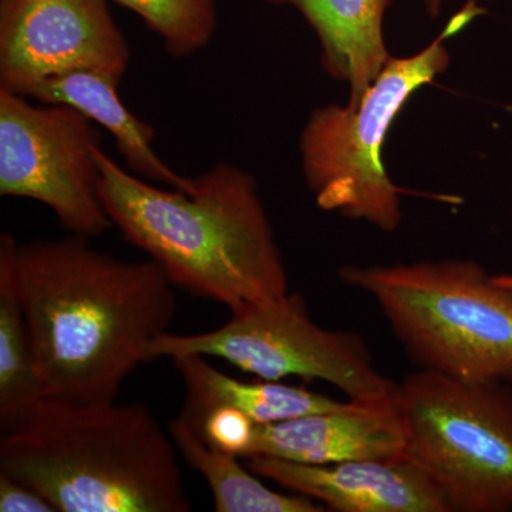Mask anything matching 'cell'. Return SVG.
<instances>
[{
    "instance_id": "cell-1",
    "label": "cell",
    "mask_w": 512,
    "mask_h": 512,
    "mask_svg": "<svg viewBox=\"0 0 512 512\" xmlns=\"http://www.w3.org/2000/svg\"><path fill=\"white\" fill-rule=\"evenodd\" d=\"M46 397L113 402L177 315V286L153 259L123 261L72 234L0 237Z\"/></svg>"
},
{
    "instance_id": "cell-2",
    "label": "cell",
    "mask_w": 512,
    "mask_h": 512,
    "mask_svg": "<svg viewBox=\"0 0 512 512\" xmlns=\"http://www.w3.org/2000/svg\"><path fill=\"white\" fill-rule=\"evenodd\" d=\"M99 195L128 244L163 268L177 288L231 313L289 292L281 249L258 183L220 163L195 178V190H164L128 173L99 146Z\"/></svg>"
},
{
    "instance_id": "cell-3",
    "label": "cell",
    "mask_w": 512,
    "mask_h": 512,
    "mask_svg": "<svg viewBox=\"0 0 512 512\" xmlns=\"http://www.w3.org/2000/svg\"><path fill=\"white\" fill-rule=\"evenodd\" d=\"M0 473L57 512H190L180 453L147 404L45 397L2 431Z\"/></svg>"
},
{
    "instance_id": "cell-4",
    "label": "cell",
    "mask_w": 512,
    "mask_h": 512,
    "mask_svg": "<svg viewBox=\"0 0 512 512\" xmlns=\"http://www.w3.org/2000/svg\"><path fill=\"white\" fill-rule=\"evenodd\" d=\"M339 278L375 301L420 369L512 384V291L477 262L346 265Z\"/></svg>"
},
{
    "instance_id": "cell-5",
    "label": "cell",
    "mask_w": 512,
    "mask_h": 512,
    "mask_svg": "<svg viewBox=\"0 0 512 512\" xmlns=\"http://www.w3.org/2000/svg\"><path fill=\"white\" fill-rule=\"evenodd\" d=\"M484 12L477 0H468L426 49L402 59L392 57L356 107L329 104L312 111L299 148L303 175L322 210L369 222L387 234L399 228L402 190L384 167L387 133L410 97L446 72L447 37Z\"/></svg>"
},
{
    "instance_id": "cell-6",
    "label": "cell",
    "mask_w": 512,
    "mask_h": 512,
    "mask_svg": "<svg viewBox=\"0 0 512 512\" xmlns=\"http://www.w3.org/2000/svg\"><path fill=\"white\" fill-rule=\"evenodd\" d=\"M406 456L448 512L512 511V384L417 370L397 383Z\"/></svg>"
},
{
    "instance_id": "cell-7",
    "label": "cell",
    "mask_w": 512,
    "mask_h": 512,
    "mask_svg": "<svg viewBox=\"0 0 512 512\" xmlns=\"http://www.w3.org/2000/svg\"><path fill=\"white\" fill-rule=\"evenodd\" d=\"M181 355L220 357L261 380H322L352 400L392 397L397 383L379 372L356 333L313 322L305 299L289 291L275 301L231 313L220 328L195 335L165 333L148 350V362Z\"/></svg>"
},
{
    "instance_id": "cell-8",
    "label": "cell",
    "mask_w": 512,
    "mask_h": 512,
    "mask_svg": "<svg viewBox=\"0 0 512 512\" xmlns=\"http://www.w3.org/2000/svg\"><path fill=\"white\" fill-rule=\"evenodd\" d=\"M94 121L67 104L33 106L0 89V195L42 202L72 234L114 228L101 204Z\"/></svg>"
},
{
    "instance_id": "cell-9",
    "label": "cell",
    "mask_w": 512,
    "mask_h": 512,
    "mask_svg": "<svg viewBox=\"0 0 512 512\" xmlns=\"http://www.w3.org/2000/svg\"><path fill=\"white\" fill-rule=\"evenodd\" d=\"M130 46L106 0H2L0 89L30 87L73 72L123 79Z\"/></svg>"
},
{
    "instance_id": "cell-10",
    "label": "cell",
    "mask_w": 512,
    "mask_h": 512,
    "mask_svg": "<svg viewBox=\"0 0 512 512\" xmlns=\"http://www.w3.org/2000/svg\"><path fill=\"white\" fill-rule=\"evenodd\" d=\"M248 467L336 512H448L443 495L409 457L303 464L274 457L247 458Z\"/></svg>"
},
{
    "instance_id": "cell-11",
    "label": "cell",
    "mask_w": 512,
    "mask_h": 512,
    "mask_svg": "<svg viewBox=\"0 0 512 512\" xmlns=\"http://www.w3.org/2000/svg\"><path fill=\"white\" fill-rule=\"evenodd\" d=\"M251 457L318 466L406 457V433L396 393L384 399H349L329 412L258 424L247 458Z\"/></svg>"
},
{
    "instance_id": "cell-12",
    "label": "cell",
    "mask_w": 512,
    "mask_h": 512,
    "mask_svg": "<svg viewBox=\"0 0 512 512\" xmlns=\"http://www.w3.org/2000/svg\"><path fill=\"white\" fill-rule=\"evenodd\" d=\"M291 6L308 22L320 43V63L349 89L356 107L392 59L384 40V18L393 0H265Z\"/></svg>"
},
{
    "instance_id": "cell-13",
    "label": "cell",
    "mask_w": 512,
    "mask_h": 512,
    "mask_svg": "<svg viewBox=\"0 0 512 512\" xmlns=\"http://www.w3.org/2000/svg\"><path fill=\"white\" fill-rule=\"evenodd\" d=\"M120 80L106 74L73 72L43 80L30 87L23 97L40 103L67 104L106 128L114 137L117 150L133 173L174 190H195V178L178 174L157 156L153 148L156 130L127 109L121 101Z\"/></svg>"
},
{
    "instance_id": "cell-14",
    "label": "cell",
    "mask_w": 512,
    "mask_h": 512,
    "mask_svg": "<svg viewBox=\"0 0 512 512\" xmlns=\"http://www.w3.org/2000/svg\"><path fill=\"white\" fill-rule=\"evenodd\" d=\"M171 360L185 386L184 406L178 419L194 429L215 407H234L258 424H269L329 412L345 403L305 387L272 380L242 382L225 375L201 355H181Z\"/></svg>"
},
{
    "instance_id": "cell-15",
    "label": "cell",
    "mask_w": 512,
    "mask_h": 512,
    "mask_svg": "<svg viewBox=\"0 0 512 512\" xmlns=\"http://www.w3.org/2000/svg\"><path fill=\"white\" fill-rule=\"evenodd\" d=\"M180 456L207 481L217 512H325L323 505L301 494L266 487L238 456L211 446L200 431L175 417L168 424Z\"/></svg>"
},
{
    "instance_id": "cell-16",
    "label": "cell",
    "mask_w": 512,
    "mask_h": 512,
    "mask_svg": "<svg viewBox=\"0 0 512 512\" xmlns=\"http://www.w3.org/2000/svg\"><path fill=\"white\" fill-rule=\"evenodd\" d=\"M35 350L9 265L0 259V427L10 429L45 399Z\"/></svg>"
},
{
    "instance_id": "cell-17",
    "label": "cell",
    "mask_w": 512,
    "mask_h": 512,
    "mask_svg": "<svg viewBox=\"0 0 512 512\" xmlns=\"http://www.w3.org/2000/svg\"><path fill=\"white\" fill-rule=\"evenodd\" d=\"M130 9L163 39L175 59L205 49L217 29L215 0H114Z\"/></svg>"
},
{
    "instance_id": "cell-18",
    "label": "cell",
    "mask_w": 512,
    "mask_h": 512,
    "mask_svg": "<svg viewBox=\"0 0 512 512\" xmlns=\"http://www.w3.org/2000/svg\"><path fill=\"white\" fill-rule=\"evenodd\" d=\"M258 423L234 407L212 409L201 421L198 431L202 439L222 451L247 458L254 443Z\"/></svg>"
},
{
    "instance_id": "cell-19",
    "label": "cell",
    "mask_w": 512,
    "mask_h": 512,
    "mask_svg": "<svg viewBox=\"0 0 512 512\" xmlns=\"http://www.w3.org/2000/svg\"><path fill=\"white\" fill-rule=\"evenodd\" d=\"M0 512H57L35 488L0 473Z\"/></svg>"
},
{
    "instance_id": "cell-20",
    "label": "cell",
    "mask_w": 512,
    "mask_h": 512,
    "mask_svg": "<svg viewBox=\"0 0 512 512\" xmlns=\"http://www.w3.org/2000/svg\"><path fill=\"white\" fill-rule=\"evenodd\" d=\"M444 0H423L424 9L430 18H437L443 9Z\"/></svg>"
},
{
    "instance_id": "cell-21",
    "label": "cell",
    "mask_w": 512,
    "mask_h": 512,
    "mask_svg": "<svg viewBox=\"0 0 512 512\" xmlns=\"http://www.w3.org/2000/svg\"><path fill=\"white\" fill-rule=\"evenodd\" d=\"M493 278L498 285L504 286V288L512 291V274L495 275Z\"/></svg>"
}]
</instances>
